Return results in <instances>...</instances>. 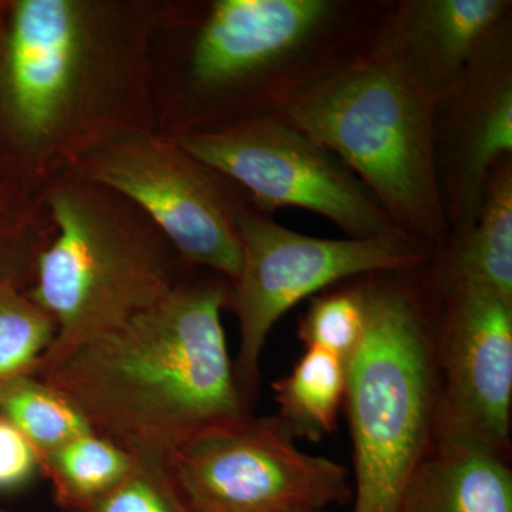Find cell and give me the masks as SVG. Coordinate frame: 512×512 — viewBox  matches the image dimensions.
Wrapping results in <instances>:
<instances>
[{"label":"cell","instance_id":"obj_8","mask_svg":"<svg viewBox=\"0 0 512 512\" xmlns=\"http://www.w3.org/2000/svg\"><path fill=\"white\" fill-rule=\"evenodd\" d=\"M178 144L245 188L262 212L302 208L328 218L352 239L410 238L348 165L278 114L187 134Z\"/></svg>","mask_w":512,"mask_h":512},{"label":"cell","instance_id":"obj_12","mask_svg":"<svg viewBox=\"0 0 512 512\" xmlns=\"http://www.w3.org/2000/svg\"><path fill=\"white\" fill-rule=\"evenodd\" d=\"M80 3L23 0L9 39L8 86L16 123L33 141L59 127L72 99L86 45Z\"/></svg>","mask_w":512,"mask_h":512},{"label":"cell","instance_id":"obj_6","mask_svg":"<svg viewBox=\"0 0 512 512\" xmlns=\"http://www.w3.org/2000/svg\"><path fill=\"white\" fill-rule=\"evenodd\" d=\"M235 224L242 262L228 303L239 328L235 377L247 402L258 387L266 339L289 309L339 282L424 268L437 254L410 238L309 237L276 224L266 212L239 204Z\"/></svg>","mask_w":512,"mask_h":512},{"label":"cell","instance_id":"obj_9","mask_svg":"<svg viewBox=\"0 0 512 512\" xmlns=\"http://www.w3.org/2000/svg\"><path fill=\"white\" fill-rule=\"evenodd\" d=\"M84 168L94 184L146 214L185 261L235 281L242 262L238 204L222 190L217 173L180 144L123 137L97 147Z\"/></svg>","mask_w":512,"mask_h":512},{"label":"cell","instance_id":"obj_18","mask_svg":"<svg viewBox=\"0 0 512 512\" xmlns=\"http://www.w3.org/2000/svg\"><path fill=\"white\" fill-rule=\"evenodd\" d=\"M0 413L8 417L42 458L92 431L69 397L37 376H23L0 389Z\"/></svg>","mask_w":512,"mask_h":512},{"label":"cell","instance_id":"obj_22","mask_svg":"<svg viewBox=\"0 0 512 512\" xmlns=\"http://www.w3.org/2000/svg\"><path fill=\"white\" fill-rule=\"evenodd\" d=\"M39 473V456L15 424L0 413V493L18 490Z\"/></svg>","mask_w":512,"mask_h":512},{"label":"cell","instance_id":"obj_21","mask_svg":"<svg viewBox=\"0 0 512 512\" xmlns=\"http://www.w3.org/2000/svg\"><path fill=\"white\" fill-rule=\"evenodd\" d=\"M84 512H188L164 461L137 457L136 467Z\"/></svg>","mask_w":512,"mask_h":512},{"label":"cell","instance_id":"obj_13","mask_svg":"<svg viewBox=\"0 0 512 512\" xmlns=\"http://www.w3.org/2000/svg\"><path fill=\"white\" fill-rule=\"evenodd\" d=\"M510 18L507 0H413L389 13L404 55L434 97L461 79Z\"/></svg>","mask_w":512,"mask_h":512},{"label":"cell","instance_id":"obj_15","mask_svg":"<svg viewBox=\"0 0 512 512\" xmlns=\"http://www.w3.org/2000/svg\"><path fill=\"white\" fill-rule=\"evenodd\" d=\"M437 284L477 286L512 303V158L494 168L476 221L431 262Z\"/></svg>","mask_w":512,"mask_h":512},{"label":"cell","instance_id":"obj_20","mask_svg":"<svg viewBox=\"0 0 512 512\" xmlns=\"http://www.w3.org/2000/svg\"><path fill=\"white\" fill-rule=\"evenodd\" d=\"M365 305L357 284L323 293L313 299L299 325L306 348L323 349L348 359L365 332Z\"/></svg>","mask_w":512,"mask_h":512},{"label":"cell","instance_id":"obj_10","mask_svg":"<svg viewBox=\"0 0 512 512\" xmlns=\"http://www.w3.org/2000/svg\"><path fill=\"white\" fill-rule=\"evenodd\" d=\"M440 394L436 443L510 456L512 303L477 286L437 284ZM434 443V444H436Z\"/></svg>","mask_w":512,"mask_h":512},{"label":"cell","instance_id":"obj_5","mask_svg":"<svg viewBox=\"0 0 512 512\" xmlns=\"http://www.w3.org/2000/svg\"><path fill=\"white\" fill-rule=\"evenodd\" d=\"M389 8L340 0H218L191 59L202 93L258 86L268 114L345 59Z\"/></svg>","mask_w":512,"mask_h":512},{"label":"cell","instance_id":"obj_14","mask_svg":"<svg viewBox=\"0 0 512 512\" xmlns=\"http://www.w3.org/2000/svg\"><path fill=\"white\" fill-rule=\"evenodd\" d=\"M400 512H512L508 457L436 443L407 485Z\"/></svg>","mask_w":512,"mask_h":512},{"label":"cell","instance_id":"obj_1","mask_svg":"<svg viewBox=\"0 0 512 512\" xmlns=\"http://www.w3.org/2000/svg\"><path fill=\"white\" fill-rule=\"evenodd\" d=\"M220 282L177 285L37 377L93 431L136 457H165L194 434L249 416L222 325Z\"/></svg>","mask_w":512,"mask_h":512},{"label":"cell","instance_id":"obj_7","mask_svg":"<svg viewBox=\"0 0 512 512\" xmlns=\"http://www.w3.org/2000/svg\"><path fill=\"white\" fill-rule=\"evenodd\" d=\"M164 466L188 512H322L353 497L346 468L303 453L278 417L208 427Z\"/></svg>","mask_w":512,"mask_h":512},{"label":"cell","instance_id":"obj_11","mask_svg":"<svg viewBox=\"0 0 512 512\" xmlns=\"http://www.w3.org/2000/svg\"><path fill=\"white\" fill-rule=\"evenodd\" d=\"M511 154L512 53L508 23L483 47L461 79L436 97L434 157L451 237L476 221L488 178Z\"/></svg>","mask_w":512,"mask_h":512},{"label":"cell","instance_id":"obj_3","mask_svg":"<svg viewBox=\"0 0 512 512\" xmlns=\"http://www.w3.org/2000/svg\"><path fill=\"white\" fill-rule=\"evenodd\" d=\"M424 268L357 278L365 332L345 362L352 512H400L407 485L436 443L439 299L431 276L421 281Z\"/></svg>","mask_w":512,"mask_h":512},{"label":"cell","instance_id":"obj_2","mask_svg":"<svg viewBox=\"0 0 512 512\" xmlns=\"http://www.w3.org/2000/svg\"><path fill=\"white\" fill-rule=\"evenodd\" d=\"M390 9L372 35L275 114L348 165L407 237L439 252L451 232L434 157L436 97L404 55Z\"/></svg>","mask_w":512,"mask_h":512},{"label":"cell","instance_id":"obj_23","mask_svg":"<svg viewBox=\"0 0 512 512\" xmlns=\"http://www.w3.org/2000/svg\"><path fill=\"white\" fill-rule=\"evenodd\" d=\"M19 269L15 254H10L8 249L0 247V282H18Z\"/></svg>","mask_w":512,"mask_h":512},{"label":"cell","instance_id":"obj_17","mask_svg":"<svg viewBox=\"0 0 512 512\" xmlns=\"http://www.w3.org/2000/svg\"><path fill=\"white\" fill-rule=\"evenodd\" d=\"M136 463V456L92 430L40 458L39 473L52 485L59 507L84 512L120 484Z\"/></svg>","mask_w":512,"mask_h":512},{"label":"cell","instance_id":"obj_19","mask_svg":"<svg viewBox=\"0 0 512 512\" xmlns=\"http://www.w3.org/2000/svg\"><path fill=\"white\" fill-rule=\"evenodd\" d=\"M55 336V320L18 282H0V389L19 377L36 376Z\"/></svg>","mask_w":512,"mask_h":512},{"label":"cell","instance_id":"obj_24","mask_svg":"<svg viewBox=\"0 0 512 512\" xmlns=\"http://www.w3.org/2000/svg\"><path fill=\"white\" fill-rule=\"evenodd\" d=\"M0 512H12V511H6V510H2V508H0Z\"/></svg>","mask_w":512,"mask_h":512},{"label":"cell","instance_id":"obj_16","mask_svg":"<svg viewBox=\"0 0 512 512\" xmlns=\"http://www.w3.org/2000/svg\"><path fill=\"white\" fill-rule=\"evenodd\" d=\"M278 419L295 439L322 440L338 426L345 406V360L306 348L292 372L274 383Z\"/></svg>","mask_w":512,"mask_h":512},{"label":"cell","instance_id":"obj_4","mask_svg":"<svg viewBox=\"0 0 512 512\" xmlns=\"http://www.w3.org/2000/svg\"><path fill=\"white\" fill-rule=\"evenodd\" d=\"M49 204L57 237L36 255L35 286L26 292L56 323L39 373L177 286L163 235L106 198V188L60 187Z\"/></svg>","mask_w":512,"mask_h":512}]
</instances>
